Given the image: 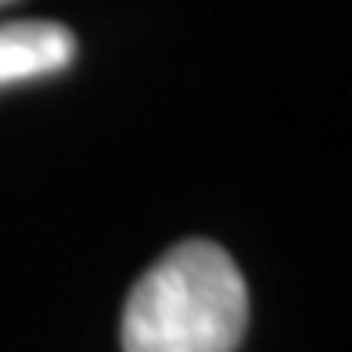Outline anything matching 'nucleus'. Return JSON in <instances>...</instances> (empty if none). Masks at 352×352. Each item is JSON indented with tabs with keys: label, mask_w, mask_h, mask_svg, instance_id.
<instances>
[{
	"label": "nucleus",
	"mask_w": 352,
	"mask_h": 352,
	"mask_svg": "<svg viewBox=\"0 0 352 352\" xmlns=\"http://www.w3.org/2000/svg\"><path fill=\"white\" fill-rule=\"evenodd\" d=\"M248 324V292L212 241H184L144 274L122 313L126 352H234Z\"/></svg>",
	"instance_id": "f257e3e1"
},
{
	"label": "nucleus",
	"mask_w": 352,
	"mask_h": 352,
	"mask_svg": "<svg viewBox=\"0 0 352 352\" xmlns=\"http://www.w3.org/2000/svg\"><path fill=\"white\" fill-rule=\"evenodd\" d=\"M0 4H11V0H0Z\"/></svg>",
	"instance_id": "7ed1b4c3"
},
{
	"label": "nucleus",
	"mask_w": 352,
	"mask_h": 352,
	"mask_svg": "<svg viewBox=\"0 0 352 352\" xmlns=\"http://www.w3.org/2000/svg\"><path fill=\"white\" fill-rule=\"evenodd\" d=\"M76 58V36L61 22H4L0 25V87L54 76Z\"/></svg>",
	"instance_id": "f03ea898"
}]
</instances>
